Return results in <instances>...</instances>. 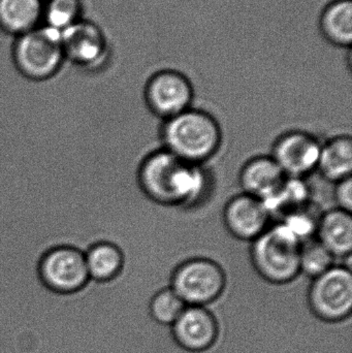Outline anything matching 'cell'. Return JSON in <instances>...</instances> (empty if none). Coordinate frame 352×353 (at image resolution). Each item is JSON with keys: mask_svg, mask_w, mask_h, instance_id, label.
I'll return each instance as SVG.
<instances>
[{"mask_svg": "<svg viewBox=\"0 0 352 353\" xmlns=\"http://www.w3.org/2000/svg\"><path fill=\"white\" fill-rule=\"evenodd\" d=\"M136 183L152 203L183 210L202 205L212 190V178L204 165L182 161L163 148L138 161Z\"/></svg>", "mask_w": 352, "mask_h": 353, "instance_id": "cell-1", "label": "cell"}, {"mask_svg": "<svg viewBox=\"0 0 352 353\" xmlns=\"http://www.w3.org/2000/svg\"><path fill=\"white\" fill-rule=\"evenodd\" d=\"M285 179L287 176L271 155L252 157L244 163L239 175L243 192L262 201L272 197Z\"/></svg>", "mask_w": 352, "mask_h": 353, "instance_id": "cell-13", "label": "cell"}, {"mask_svg": "<svg viewBox=\"0 0 352 353\" xmlns=\"http://www.w3.org/2000/svg\"><path fill=\"white\" fill-rule=\"evenodd\" d=\"M169 281V288L187 306H209L222 296L229 277L217 261L192 257L176 265Z\"/></svg>", "mask_w": 352, "mask_h": 353, "instance_id": "cell-5", "label": "cell"}, {"mask_svg": "<svg viewBox=\"0 0 352 353\" xmlns=\"http://www.w3.org/2000/svg\"><path fill=\"white\" fill-rule=\"evenodd\" d=\"M335 265H337L336 259L315 236L302 243L300 271L301 276L306 279H314L326 273Z\"/></svg>", "mask_w": 352, "mask_h": 353, "instance_id": "cell-19", "label": "cell"}, {"mask_svg": "<svg viewBox=\"0 0 352 353\" xmlns=\"http://www.w3.org/2000/svg\"><path fill=\"white\" fill-rule=\"evenodd\" d=\"M315 238L336 259L351 261L352 251V215L333 208L320 214Z\"/></svg>", "mask_w": 352, "mask_h": 353, "instance_id": "cell-14", "label": "cell"}, {"mask_svg": "<svg viewBox=\"0 0 352 353\" xmlns=\"http://www.w3.org/2000/svg\"><path fill=\"white\" fill-rule=\"evenodd\" d=\"M39 271L43 284L61 294L76 292L90 280L84 252L72 247H56L48 251L39 263Z\"/></svg>", "mask_w": 352, "mask_h": 353, "instance_id": "cell-9", "label": "cell"}, {"mask_svg": "<svg viewBox=\"0 0 352 353\" xmlns=\"http://www.w3.org/2000/svg\"><path fill=\"white\" fill-rule=\"evenodd\" d=\"M335 205L343 211L352 212V176L344 179L340 182L335 183L334 192Z\"/></svg>", "mask_w": 352, "mask_h": 353, "instance_id": "cell-22", "label": "cell"}, {"mask_svg": "<svg viewBox=\"0 0 352 353\" xmlns=\"http://www.w3.org/2000/svg\"><path fill=\"white\" fill-rule=\"evenodd\" d=\"M43 0H0V28L10 34H24L41 25Z\"/></svg>", "mask_w": 352, "mask_h": 353, "instance_id": "cell-17", "label": "cell"}, {"mask_svg": "<svg viewBox=\"0 0 352 353\" xmlns=\"http://www.w3.org/2000/svg\"><path fill=\"white\" fill-rule=\"evenodd\" d=\"M270 212L260 199L242 192L231 197L223 209L227 232L237 240L253 242L271 225Z\"/></svg>", "mask_w": 352, "mask_h": 353, "instance_id": "cell-11", "label": "cell"}, {"mask_svg": "<svg viewBox=\"0 0 352 353\" xmlns=\"http://www.w3.org/2000/svg\"><path fill=\"white\" fill-rule=\"evenodd\" d=\"M84 256L89 278L94 281L115 279L125 265L123 251L113 243H96L84 252Z\"/></svg>", "mask_w": 352, "mask_h": 353, "instance_id": "cell-18", "label": "cell"}, {"mask_svg": "<svg viewBox=\"0 0 352 353\" xmlns=\"http://www.w3.org/2000/svg\"><path fill=\"white\" fill-rule=\"evenodd\" d=\"M65 60L88 72H97L107 61V43L94 23L80 20L61 32Z\"/></svg>", "mask_w": 352, "mask_h": 353, "instance_id": "cell-10", "label": "cell"}, {"mask_svg": "<svg viewBox=\"0 0 352 353\" xmlns=\"http://www.w3.org/2000/svg\"><path fill=\"white\" fill-rule=\"evenodd\" d=\"M322 143L305 130H289L275 141L271 157L289 178L305 179L318 171Z\"/></svg>", "mask_w": 352, "mask_h": 353, "instance_id": "cell-8", "label": "cell"}, {"mask_svg": "<svg viewBox=\"0 0 352 353\" xmlns=\"http://www.w3.org/2000/svg\"><path fill=\"white\" fill-rule=\"evenodd\" d=\"M65 61L61 32L41 26L17 37L12 62L17 72L33 82H43L61 72Z\"/></svg>", "mask_w": 352, "mask_h": 353, "instance_id": "cell-4", "label": "cell"}, {"mask_svg": "<svg viewBox=\"0 0 352 353\" xmlns=\"http://www.w3.org/2000/svg\"><path fill=\"white\" fill-rule=\"evenodd\" d=\"M302 242L282 223L270 228L251 242L250 259L260 280L271 285H287L301 277Z\"/></svg>", "mask_w": 352, "mask_h": 353, "instance_id": "cell-3", "label": "cell"}, {"mask_svg": "<svg viewBox=\"0 0 352 353\" xmlns=\"http://www.w3.org/2000/svg\"><path fill=\"white\" fill-rule=\"evenodd\" d=\"M318 172L328 182H340L352 174V140L349 134L333 137L322 143Z\"/></svg>", "mask_w": 352, "mask_h": 353, "instance_id": "cell-15", "label": "cell"}, {"mask_svg": "<svg viewBox=\"0 0 352 353\" xmlns=\"http://www.w3.org/2000/svg\"><path fill=\"white\" fill-rule=\"evenodd\" d=\"M143 95L149 112L165 121L192 108L194 90L185 74L163 70L147 80Z\"/></svg>", "mask_w": 352, "mask_h": 353, "instance_id": "cell-7", "label": "cell"}, {"mask_svg": "<svg viewBox=\"0 0 352 353\" xmlns=\"http://www.w3.org/2000/svg\"><path fill=\"white\" fill-rule=\"evenodd\" d=\"M178 343L190 352H204L216 341V319L206 306H186L172 325Z\"/></svg>", "mask_w": 352, "mask_h": 353, "instance_id": "cell-12", "label": "cell"}, {"mask_svg": "<svg viewBox=\"0 0 352 353\" xmlns=\"http://www.w3.org/2000/svg\"><path fill=\"white\" fill-rule=\"evenodd\" d=\"M187 305L172 290L165 288L157 292L150 304L151 314L157 323L173 325Z\"/></svg>", "mask_w": 352, "mask_h": 353, "instance_id": "cell-21", "label": "cell"}, {"mask_svg": "<svg viewBox=\"0 0 352 353\" xmlns=\"http://www.w3.org/2000/svg\"><path fill=\"white\" fill-rule=\"evenodd\" d=\"M308 302L320 319L338 321L352 316L351 267L337 263L308 285Z\"/></svg>", "mask_w": 352, "mask_h": 353, "instance_id": "cell-6", "label": "cell"}, {"mask_svg": "<svg viewBox=\"0 0 352 353\" xmlns=\"http://www.w3.org/2000/svg\"><path fill=\"white\" fill-rule=\"evenodd\" d=\"M81 14L80 0H47V3H43V20L45 26L59 32L82 20Z\"/></svg>", "mask_w": 352, "mask_h": 353, "instance_id": "cell-20", "label": "cell"}, {"mask_svg": "<svg viewBox=\"0 0 352 353\" xmlns=\"http://www.w3.org/2000/svg\"><path fill=\"white\" fill-rule=\"evenodd\" d=\"M320 34L331 45L347 48L352 41V1L332 0L324 6L318 20Z\"/></svg>", "mask_w": 352, "mask_h": 353, "instance_id": "cell-16", "label": "cell"}, {"mask_svg": "<svg viewBox=\"0 0 352 353\" xmlns=\"http://www.w3.org/2000/svg\"><path fill=\"white\" fill-rule=\"evenodd\" d=\"M161 148L182 161L204 165L222 144V130L214 116L204 110H186L163 121Z\"/></svg>", "mask_w": 352, "mask_h": 353, "instance_id": "cell-2", "label": "cell"}]
</instances>
